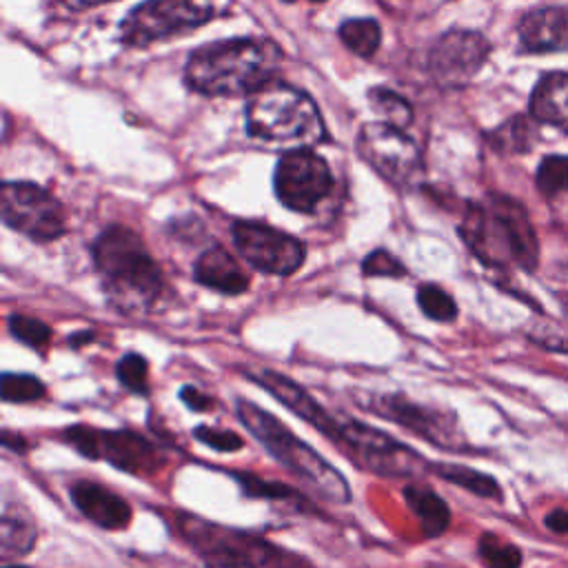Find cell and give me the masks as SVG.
<instances>
[{
  "label": "cell",
  "mask_w": 568,
  "mask_h": 568,
  "mask_svg": "<svg viewBox=\"0 0 568 568\" xmlns=\"http://www.w3.org/2000/svg\"><path fill=\"white\" fill-rule=\"evenodd\" d=\"M417 306L433 322H453L457 317V302L437 284L417 286Z\"/></svg>",
  "instance_id": "83f0119b"
},
{
  "label": "cell",
  "mask_w": 568,
  "mask_h": 568,
  "mask_svg": "<svg viewBox=\"0 0 568 568\" xmlns=\"http://www.w3.org/2000/svg\"><path fill=\"white\" fill-rule=\"evenodd\" d=\"M180 399H182L191 410H197V413H204V410L213 408V399H211L206 393H202L200 388H195V386H182V388H180Z\"/></svg>",
  "instance_id": "8d00e7d4"
},
{
  "label": "cell",
  "mask_w": 568,
  "mask_h": 568,
  "mask_svg": "<svg viewBox=\"0 0 568 568\" xmlns=\"http://www.w3.org/2000/svg\"><path fill=\"white\" fill-rule=\"evenodd\" d=\"M178 532L209 568H260L251 555L246 532L229 530L193 515H178Z\"/></svg>",
  "instance_id": "5bb4252c"
},
{
  "label": "cell",
  "mask_w": 568,
  "mask_h": 568,
  "mask_svg": "<svg viewBox=\"0 0 568 568\" xmlns=\"http://www.w3.org/2000/svg\"><path fill=\"white\" fill-rule=\"evenodd\" d=\"M71 444L87 459H106L122 473L153 475L164 466L162 450L135 430H102L87 424H73L62 430Z\"/></svg>",
  "instance_id": "ba28073f"
},
{
  "label": "cell",
  "mask_w": 568,
  "mask_h": 568,
  "mask_svg": "<svg viewBox=\"0 0 568 568\" xmlns=\"http://www.w3.org/2000/svg\"><path fill=\"white\" fill-rule=\"evenodd\" d=\"M191 435L197 442H202L204 446H209L213 450H220V453H235V450H240L244 446V439L237 433L213 428V426H204V424L195 426L191 430Z\"/></svg>",
  "instance_id": "d590c367"
},
{
  "label": "cell",
  "mask_w": 568,
  "mask_h": 568,
  "mask_svg": "<svg viewBox=\"0 0 568 568\" xmlns=\"http://www.w3.org/2000/svg\"><path fill=\"white\" fill-rule=\"evenodd\" d=\"M4 568H31V566H20V564H13V566H4Z\"/></svg>",
  "instance_id": "b9f144b4"
},
{
  "label": "cell",
  "mask_w": 568,
  "mask_h": 568,
  "mask_svg": "<svg viewBox=\"0 0 568 568\" xmlns=\"http://www.w3.org/2000/svg\"><path fill=\"white\" fill-rule=\"evenodd\" d=\"M7 326H9V333L31 346V348H42L44 344H49L51 339V328L49 324H44L42 320L38 317H31V315H24V313H11L7 317Z\"/></svg>",
  "instance_id": "4dcf8cb0"
},
{
  "label": "cell",
  "mask_w": 568,
  "mask_h": 568,
  "mask_svg": "<svg viewBox=\"0 0 568 568\" xmlns=\"http://www.w3.org/2000/svg\"><path fill=\"white\" fill-rule=\"evenodd\" d=\"M537 186L546 195L568 191V158H546L537 171Z\"/></svg>",
  "instance_id": "836d02e7"
},
{
  "label": "cell",
  "mask_w": 568,
  "mask_h": 568,
  "mask_svg": "<svg viewBox=\"0 0 568 568\" xmlns=\"http://www.w3.org/2000/svg\"><path fill=\"white\" fill-rule=\"evenodd\" d=\"M118 382L135 395H149V362L140 353H126L115 364Z\"/></svg>",
  "instance_id": "f546056e"
},
{
  "label": "cell",
  "mask_w": 568,
  "mask_h": 568,
  "mask_svg": "<svg viewBox=\"0 0 568 568\" xmlns=\"http://www.w3.org/2000/svg\"><path fill=\"white\" fill-rule=\"evenodd\" d=\"M521 47L530 53L568 51V9L566 7H537L519 20Z\"/></svg>",
  "instance_id": "ac0fdd59"
},
{
  "label": "cell",
  "mask_w": 568,
  "mask_h": 568,
  "mask_svg": "<svg viewBox=\"0 0 568 568\" xmlns=\"http://www.w3.org/2000/svg\"><path fill=\"white\" fill-rule=\"evenodd\" d=\"M2 222L33 242H53L67 233L62 204L40 184L4 182L0 189Z\"/></svg>",
  "instance_id": "9c48e42d"
},
{
  "label": "cell",
  "mask_w": 568,
  "mask_h": 568,
  "mask_svg": "<svg viewBox=\"0 0 568 568\" xmlns=\"http://www.w3.org/2000/svg\"><path fill=\"white\" fill-rule=\"evenodd\" d=\"M371 410L377 415L399 424L402 428L415 433L422 439H428L435 446L455 448V422L444 417V413L433 410L428 406H422L404 395H379L371 402Z\"/></svg>",
  "instance_id": "9a60e30c"
},
{
  "label": "cell",
  "mask_w": 568,
  "mask_h": 568,
  "mask_svg": "<svg viewBox=\"0 0 568 568\" xmlns=\"http://www.w3.org/2000/svg\"><path fill=\"white\" fill-rule=\"evenodd\" d=\"M430 473H435L437 477L446 479L448 484L462 486L464 490L477 495V497H486V499H499L501 497V488L497 484L495 477L479 473L475 468L468 466H459V464H430Z\"/></svg>",
  "instance_id": "603a6c76"
},
{
  "label": "cell",
  "mask_w": 568,
  "mask_h": 568,
  "mask_svg": "<svg viewBox=\"0 0 568 568\" xmlns=\"http://www.w3.org/2000/svg\"><path fill=\"white\" fill-rule=\"evenodd\" d=\"M246 541H248L251 555L260 568H313L304 557L293 555L284 548H277L266 539L246 535Z\"/></svg>",
  "instance_id": "f1b7e54d"
},
{
  "label": "cell",
  "mask_w": 568,
  "mask_h": 568,
  "mask_svg": "<svg viewBox=\"0 0 568 568\" xmlns=\"http://www.w3.org/2000/svg\"><path fill=\"white\" fill-rule=\"evenodd\" d=\"M93 339V331H80V333H73L71 337H69V344L73 346V348H80V346H84L87 342H91Z\"/></svg>",
  "instance_id": "60d3db41"
},
{
  "label": "cell",
  "mask_w": 568,
  "mask_h": 568,
  "mask_svg": "<svg viewBox=\"0 0 568 568\" xmlns=\"http://www.w3.org/2000/svg\"><path fill=\"white\" fill-rule=\"evenodd\" d=\"M193 277L197 284L213 288L222 295H242L251 284L237 260L220 244L209 246L200 253L193 264Z\"/></svg>",
  "instance_id": "d6986e66"
},
{
  "label": "cell",
  "mask_w": 568,
  "mask_h": 568,
  "mask_svg": "<svg viewBox=\"0 0 568 568\" xmlns=\"http://www.w3.org/2000/svg\"><path fill=\"white\" fill-rule=\"evenodd\" d=\"M477 552L486 568H519L521 566V550L495 532H484L479 537Z\"/></svg>",
  "instance_id": "484cf974"
},
{
  "label": "cell",
  "mask_w": 568,
  "mask_h": 568,
  "mask_svg": "<svg viewBox=\"0 0 568 568\" xmlns=\"http://www.w3.org/2000/svg\"><path fill=\"white\" fill-rule=\"evenodd\" d=\"M0 439H2V446H4V448H11V450H16V453H24V450H27V442H24V437H22V435H16V433H9V430H2Z\"/></svg>",
  "instance_id": "f35d334b"
},
{
  "label": "cell",
  "mask_w": 568,
  "mask_h": 568,
  "mask_svg": "<svg viewBox=\"0 0 568 568\" xmlns=\"http://www.w3.org/2000/svg\"><path fill=\"white\" fill-rule=\"evenodd\" d=\"M215 16V0H146L129 11L120 24L126 47H146L189 33Z\"/></svg>",
  "instance_id": "52a82bcc"
},
{
  "label": "cell",
  "mask_w": 568,
  "mask_h": 568,
  "mask_svg": "<svg viewBox=\"0 0 568 568\" xmlns=\"http://www.w3.org/2000/svg\"><path fill=\"white\" fill-rule=\"evenodd\" d=\"M404 499L419 519L426 537H439L442 532H446L450 524V510L433 488L422 484H408L404 488Z\"/></svg>",
  "instance_id": "7402d4cb"
},
{
  "label": "cell",
  "mask_w": 568,
  "mask_h": 568,
  "mask_svg": "<svg viewBox=\"0 0 568 568\" xmlns=\"http://www.w3.org/2000/svg\"><path fill=\"white\" fill-rule=\"evenodd\" d=\"M488 40L468 29H453L437 38L428 51V71L444 89H459L468 84L488 60Z\"/></svg>",
  "instance_id": "4fadbf2b"
},
{
  "label": "cell",
  "mask_w": 568,
  "mask_h": 568,
  "mask_svg": "<svg viewBox=\"0 0 568 568\" xmlns=\"http://www.w3.org/2000/svg\"><path fill=\"white\" fill-rule=\"evenodd\" d=\"M544 524H546L548 530L559 532V535H566V532H568V510H564V508L550 510V513L544 517Z\"/></svg>",
  "instance_id": "74e56055"
},
{
  "label": "cell",
  "mask_w": 568,
  "mask_h": 568,
  "mask_svg": "<svg viewBox=\"0 0 568 568\" xmlns=\"http://www.w3.org/2000/svg\"><path fill=\"white\" fill-rule=\"evenodd\" d=\"M368 100L373 104V109L384 115V122L397 126V129H406L413 122V109L410 104L397 95L395 91H388L384 87H375L368 91Z\"/></svg>",
  "instance_id": "4316f807"
},
{
  "label": "cell",
  "mask_w": 568,
  "mask_h": 568,
  "mask_svg": "<svg viewBox=\"0 0 568 568\" xmlns=\"http://www.w3.org/2000/svg\"><path fill=\"white\" fill-rule=\"evenodd\" d=\"M235 415L242 426L277 459L288 473L306 484L315 495L331 504H348L351 488L346 477L326 462L315 448L302 442L291 428H286L275 415L266 413L248 399L235 402Z\"/></svg>",
  "instance_id": "277c9868"
},
{
  "label": "cell",
  "mask_w": 568,
  "mask_h": 568,
  "mask_svg": "<svg viewBox=\"0 0 568 568\" xmlns=\"http://www.w3.org/2000/svg\"><path fill=\"white\" fill-rule=\"evenodd\" d=\"M231 233L237 253L260 273L288 277L304 264L306 244L275 226L237 220L233 222Z\"/></svg>",
  "instance_id": "7c38bea8"
},
{
  "label": "cell",
  "mask_w": 568,
  "mask_h": 568,
  "mask_svg": "<svg viewBox=\"0 0 568 568\" xmlns=\"http://www.w3.org/2000/svg\"><path fill=\"white\" fill-rule=\"evenodd\" d=\"M47 386L40 377L29 373H2L0 377V397L7 404H29L42 399Z\"/></svg>",
  "instance_id": "d4e9b609"
},
{
  "label": "cell",
  "mask_w": 568,
  "mask_h": 568,
  "mask_svg": "<svg viewBox=\"0 0 568 568\" xmlns=\"http://www.w3.org/2000/svg\"><path fill=\"white\" fill-rule=\"evenodd\" d=\"M273 189L286 209L295 213H313L331 193L333 175L322 155L308 146H295L277 160Z\"/></svg>",
  "instance_id": "8fae6325"
},
{
  "label": "cell",
  "mask_w": 568,
  "mask_h": 568,
  "mask_svg": "<svg viewBox=\"0 0 568 568\" xmlns=\"http://www.w3.org/2000/svg\"><path fill=\"white\" fill-rule=\"evenodd\" d=\"M246 131L268 144L311 146L326 129L313 98L291 84L268 82L248 98Z\"/></svg>",
  "instance_id": "5b68a950"
},
{
  "label": "cell",
  "mask_w": 568,
  "mask_h": 568,
  "mask_svg": "<svg viewBox=\"0 0 568 568\" xmlns=\"http://www.w3.org/2000/svg\"><path fill=\"white\" fill-rule=\"evenodd\" d=\"M335 444L362 468L382 477H417L430 464L417 450L379 428L357 419H344Z\"/></svg>",
  "instance_id": "8992f818"
},
{
  "label": "cell",
  "mask_w": 568,
  "mask_h": 568,
  "mask_svg": "<svg viewBox=\"0 0 568 568\" xmlns=\"http://www.w3.org/2000/svg\"><path fill=\"white\" fill-rule=\"evenodd\" d=\"M36 539L38 528L31 515L16 504H7L0 519V557L4 561L18 559L33 550Z\"/></svg>",
  "instance_id": "44dd1931"
},
{
  "label": "cell",
  "mask_w": 568,
  "mask_h": 568,
  "mask_svg": "<svg viewBox=\"0 0 568 568\" xmlns=\"http://www.w3.org/2000/svg\"><path fill=\"white\" fill-rule=\"evenodd\" d=\"M60 2L71 11H84V9H91V7H98L104 2H113V0H60Z\"/></svg>",
  "instance_id": "ab89813d"
},
{
  "label": "cell",
  "mask_w": 568,
  "mask_h": 568,
  "mask_svg": "<svg viewBox=\"0 0 568 568\" xmlns=\"http://www.w3.org/2000/svg\"><path fill=\"white\" fill-rule=\"evenodd\" d=\"M233 479L240 481L242 490L248 497H264V499H300V495L288 488L286 484H277V481H266L262 477H255L251 473H231Z\"/></svg>",
  "instance_id": "d6a6232c"
},
{
  "label": "cell",
  "mask_w": 568,
  "mask_h": 568,
  "mask_svg": "<svg viewBox=\"0 0 568 568\" xmlns=\"http://www.w3.org/2000/svg\"><path fill=\"white\" fill-rule=\"evenodd\" d=\"M357 153L384 180L395 186H410L424 173V162L417 144L388 122H368L357 133Z\"/></svg>",
  "instance_id": "30bf717a"
},
{
  "label": "cell",
  "mask_w": 568,
  "mask_h": 568,
  "mask_svg": "<svg viewBox=\"0 0 568 568\" xmlns=\"http://www.w3.org/2000/svg\"><path fill=\"white\" fill-rule=\"evenodd\" d=\"M282 51L268 38H233L195 49L186 62V84L204 95H253L280 69Z\"/></svg>",
  "instance_id": "6da1fadb"
},
{
  "label": "cell",
  "mask_w": 568,
  "mask_h": 568,
  "mask_svg": "<svg viewBox=\"0 0 568 568\" xmlns=\"http://www.w3.org/2000/svg\"><path fill=\"white\" fill-rule=\"evenodd\" d=\"M251 377L264 386L280 404H284L291 413H295L297 417H302L306 424H311L313 428H317L322 435H326L331 442L337 439L342 419H337L335 415H331L322 404H317L300 384H295L291 377L264 368L260 373H251Z\"/></svg>",
  "instance_id": "2e32d148"
},
{
  "label": "cell",
  "mask_w": 568,
  "mask_h": 568,
  "mask_svg": "<svg viewBox=\"0 0 568 568\" xmlns=\"http://www.w3.org/2000/svg\"><path fill=\"white\" fill-rule=\"evenodd\" d=\"M362 273L368 277H393V280L408 275L406 266L393 253H388L384 248H377L364 257Z\"/></svg>",
  "instance_id": "e575fe53"
},
{
  "label": "cell",
  "mask_w": 568,
  "mask_h": 568,
  "mask_svg": "<svg viewBox=\"0 0 568 568\" xmlns=\"http://www.w3.org/2000/svg\"><path fill=\"white\" fill-rule=\"evenodd\" d=\"M530 142V126L526 122V118L517 115L510 118L508 122H504L497 131L490 133V144L499 151H508V153H519L526 151Z\"/></svg>",
  "instance_id": "1f68e13d"
},
{
  "label": "cell",
  "mask_w": 568,
  "mask_h": 568,
  "mask_svg": "<svg viewBox=\"0 0 568 568\" xmlns=\"http://www.w3.org/2000/svg\"><path fill=\"white\" fill-rule=\"evenodd\" d=\"M342 44L359 58H373L382 42V29L373 18H351L337 29Z\"/></svg>",
  "instance_id": "cb8c5ba5"
},
{
  "label": "cell",
  "mask_w": 568,
  "mask_h": 568,
  "mask_svg": "<svg viewBox=\"0 0 568 568\" xmlns=\"http://www.w3.org/2000/svg\"><path fill=\"white\" fill-rule=\"evenodd\" d=\"M530 113L544 124L568 133V73H546L530 93Z\"/></svg>",
  "instance_id": "ffe728a7"
},
{
  "label": "cell",
  "mask_w": 568,
  "mask_h": 568,
  "mask_svg": "<svg viewBox=\"0 0 568 568\" xmlns=\"http://www.w3.org/2000/svg\"><path fill=\"white\" fill-rule=\"evenodd\" d=\"M311 2H324V0H311Z\"/></svg>",
  "instance_id": "7bdbcfd3"
},
{
  "label": "cell",
  "mask_w": 568,
  "mask_h": 568,
  "mask_svg": "<svg viewBox=\"0 0 568 568\" xmlns=\"http://www.w3.org/2000/svg\"><path fill=\"white\" fill-rule=\"evenodd\" d=\"M69 499L98 528L122 530L131 524L133 510L129 501L98 481H89V479L73 481L69 486Z\"/></svg>",
  "instance_id": "e0dca14e"
},
{
  "label": "cell",
  "mask_w": 568,
  "mask_h": 568,
  "mask_svg": "<svg viewBox=\"0 0 568 568\" xmlns=\"http://www.w3.org/2000/svg\"><path fill=\"white\" fill-rule=\"evenodd\" d=\"M459 235L473 255L493 268L537 266V235L526 209L508 195H488L468 204L459 224Z\"/></svg>",
  "instance_id": "3957f363"
},
{
  "label": "cell",
  "mask_w": 568,
  "mask_h": 568,
  "mask_svg": "<svg viewBox=\"0 0 568 568\" xmlns=\"http://www.w3.org/2000/svg\"><path fill=\"white\" fill-rule=\"evenodd\" d=\"M104 295L120 313H146L160 300L164 277L144 240L122 226H106L91 244Z\"/></svg>",
  "instance_id": "7a4b0ae2"
}]
</instances>
